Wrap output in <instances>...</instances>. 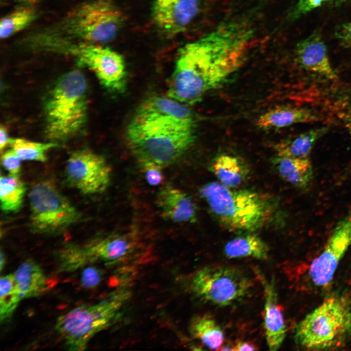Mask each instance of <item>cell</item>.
<instances>
[{"mask_svg":"<svg viewBox=\"0 0 351 351\" xmlns=\"http://www.w3.org/2000/svg\"><path fill=\"white\" fill-rule=\"evenodd\" d=\"M252 34L243 23L229 22L184 45L169 81L168 96L192 104L222 85L242 65Z\"/></svg>","mask_w":351,"mask_h":351,"instance_id":"obj_1","label":"cell"},{"mask_svg":"<svg viewBox=\"0 0 351 351\" xmlns=\"http://www.w3.org/2000/svg\"><path fill=\"white\" fill-rule=\"evenodd\" d=\"M87 84L79 70L69 71L55 83L44 104L45 134L52 142L65 141L85 124Z\"/></svg>","mask_w":351,"mask_h":351,"instance_id":"obj_2","label":"cell"},{"mask_svg":"<svg viewBox=\"0 0 351 351\" xmlns=\"http://www.w3.org/2000/svg\"><path fill=\"white\" fill-rule=\"evenodd\" d=\"M199 194L218 221L231 230H255L265 224L272 212L271 203L265 195L219 182L204 185Z\"/></svg>","mask_w":351,"mask_h":351,"instance_id":"obj_3","label":"cell"},{"mask_svg":"<svg viewBox=\"0 0 351 351\" xmlns=\"http://www.w3.org/2000/svg\"><path fill=\"white\" fill-rule=\"evenodd\" d=\"M351 334V306L332 296L309 312L297 325L296 344L307 350H327L342 345Z\"/></svg>","mask_w":351,"mask_h":351,"instance_id":"obj_4","label":"cell"},{"mask_svg":"<svg viewBox=\"0 0 351 351\" xmlns=\"http://www.w3.org/2000/svg\"><path fill=\"white\" fill-rule=\"evenodd\" d=\"M129 297V291L120 289L96 304L76 307L58 316L56 330L68 350H84L94 335L113 323Z\"/></svg>","mask_w":351,"mask_h":351,"instance_id":"obj_5","label":"cell"},{"mask_svg":"<svg viewBox=\"0 0 351 351\" xmlns=\"http://www.w3.org/2000/svg\"><path fill=\"white\" fill-rule=\"evenodd\" d=\"M194 129H149L129 124V147L139 163L162 167L175 162L195 140Z\"/></svg>","mask_w":351,"mask_h":351,"instance_id":"obj_6","label":"cell"},{"mask_svg":"<svg viewBox=\"0 0 351 351\" xmlns=\"http://www.w3.org/2000/svg\"><path fill=\"white\" fill-rule=\"evenodd\" d=\"M139 246L134 231L113 233L95 237L82 246L69 244L58 254L59 273L75 271L97 262L114 263L130 257Z\"/></svg>","mask_w":351,"mask_h":351,"instance_id":"obj_7","label":"cell"},{"mask_svg":"<svg viewBox=\"0 0 351 351\" xmlns=\"http://www.w3.org/2000/svg\"><path fill=\"white\" fill-rule=\"evenodd\" d=\"M254 287L252 279L242 270L229 266H209L192 277L190 289L202 301L227 307L248 296Z\"/></svg>","mask_w":351,"mask_h":351,"instance_id":"obj_8","label":"cell"},{"mask_svg":"<svg viewBox=\"0 0 351 351\" xmlns=\"http://www.w3.org/2000/svg\"><path fill=\"white\" fill-rule=\"evenodd\" d=\"M29 224L39 234H56L77 222L80 214L56 187L47 181L34 185L29 193Z\"/></svg>","mask_w":351,"mask_h":351,"instance_id":"obj_9","label":"cell"},{"mask_svg":"<svg viewBox=\"0 0 351 351\" xmlns=\"http://www.w3.org/2000/svg\"><path fill=\"white\" fill-rule=\"evenodd\" d=\"M118 9L108 0H94L77 9L67 20L69 33L84 43L102 44L112 40L122 23Z\"/></svg>","mask_w":351,"mask_h":351,"instance_id":"obj_10","label":"cell"},{"mask_svg":"<svg viewBox=\"0 0 351 351\" xmlns=\"http://www.w3.org/2000/svg\"><path fill=\"white\" fill-rule=\"evenodd\" d=\"M78 63L92 71L100 83L111 91L125 89L126 70L124 59L117 52L98 44L82 43L70 49Z\"/></svg>","mask_w":351,"mask_h":351,"instance_id":"obj_11","label":"cell"},{"mask_svg":"<svg viewBox=\"0 0 351 351\" xmlns=\"http://www.w3.org/2000/svg\"><path fill=\"white\" fill-rule=\"evenodd\" d=\"M65 172L68 183L85 195L102 193L111 180V170L106 160L87 149L71 154Z\"/></svg>","mask_w":351,"mask_h":351,"instance_id":"obj_12","label":"cell"},{"mask_svg":"<svg viewBox=\"0 0 351 351\" xmlns=\"http://www.w3.org/2000/svg\"><path fill=\"white\" fill-rule=\"evenodd\" d=\"M130 123L149 129H195L191 111L169 96L155 97L145 101Z\"/></svg>","mask_w":351,"mask_h":351,"instance_id":"obj_13","label":"cell"},{"mask_svg":"<svg viewBox=\"0 0 351 351\" xmlns=\"http://www.w3.org/2000/svg\"><path fill=\"white\" fill-rule=\"evenodd\" d=\"M351 246V210L336 224L323 252L310 265L309 277L317 287L332 279L338 264Z\"/></svg>","mask_w":351,"mask_h":351,"instance_id":"obj_14","label":"cell"},{"mask_svg":"<svg viewBox=\"0 0 351 351\" xmlns=\"http://www.w3.org/2000/svg\"><path fill=\"white\" fill-rule=\"evenodd\" d=\"M198 0H153L152 18L158 30L173 37L186 30L197 15Z\"/></svg>","mask_w":351,"mask_h":351,"instance_id":"obj_15","label":"cell"},{"mask_svg":"<svg viewBox=\"0 0 351 351\" xmlns=\"http://www.w3.org/2000/svg\"><path fill=\"white\" fill-rule=\"evenodd\" d=\"M257 274L265 295L264 326L266 342L270 350L275 351L283 343L287 328L273 280L269 281L259 272H257Z\"/></svg>","mask_w":351,"mask_h":351,"instance_id":"obj_16","label":"cell"},{"mask_svg":"<svg viewBox=\"0 0 351 351\" xmlns=\"http://www.w3.org/2000/svg\"><path fill=\"white\" fill-rule=\"evenodd\" d=\"M295 58L305 70L330 79L336 78L326 46L320 35L315 33L298 43Z\"/></svg>","mask_w":351,"mask_h":351,"instance_id":"obj_17","label":"cell"},{"mask_svg":"<svg viewBox=\"0 0 351 351\" xmlns=\"http://www.w3.org/2000/svg\"><path fill=\"white\" fill-rule=\"evenodd\" d=\"M156 203L164 218L175 223H194L197 217V207L183 191L172 185L162 187L157 194Z\"/></svg>","mask_w":351,"mask_h":351,"instance_id":"obj_18","label":"cell"},{"mask_svg":"<svg viewBox=\"0 0 351 351\" xmlns=\"http://www.w3.org/2000/svg\"><path fill=\"white\" fill-rule=\"evenodd\" d=\"M317 116L312 110L292 105H281L259 117L256 125L262 129H279L299 123L315 121Z\"/></svg>","mask_w":351,"mask_h":351,"instance_id":"obj_19","label":"cell"},{"mask_svg":"<svg viewBox=\"0 0 351 351\" xmlns=\"http://www.w3.org/2000/svg\"><path fill=\"white\" fill-rule=\"evenodd\" d=\"M273 163L281 177L299 189L307 188L313 176V169L309 158L277 156Z\"/></svg>","mask_w":351,"mask_h":351,"instance_id":"obj_20","label":"cell"},{"mask_svg":"<svg viewBox=\"0 0 351 351\" xmlns=\"http://www.w3.org/2000/svg\"><path fill=\"white\" fill-rule=\"evenodd\" d=\"M13 274L22 299L36 297L47 290L46 276L40 266L31 259L20 264Z\"/></svg>","mask_w":351,"mask_h":351,"instance_id":"obj_21","label":"cell"},{"mask_svg":"<svg viewBox=\"0 0 351 351\" xmlns=\"http://www.w3.org/2000/svg\"><path fill=\"white\" fill-rule=\"evenodd\" d=\"M224 253L230 259L252 257L265 260L268 257L269 248L260 237L250 233L228 241L224 246Z\"/></svg>","mask_w":351,"mask_h":351,"instance_id":"obj_22","label":"cell"},{"mask_svg":"<svg viewBox=\"0 0 351 351\" xmlns=\"http://www.w3.org/2000/svg\"><path fill=\"white\" fill-rule=\"evenodd\" d=\"M327 130L325 127H319L280 141L274 147L277 156L309 158L316 142Z\"/></svg>","mask_w":351,"mask_h":351,"instance_id":"obj_23","label":"cell"},{"mask_svg":"<svg viewBox=\"0 0 351 351\" xmlns=\"http://www.w3.org/2000/svg\"><path fill=\"white\" fill-rule=\"evenodd\" d=\"M211 170L223 185L236 188L246 179L248 170L237 157L223 154L213 161Z\"/></svg>","mask_w":351,"mask_h":351,"instance_id":"obj_24","label":"cell"},{"mask_svg":"<svg viewBox=\"0 0 351 351\" xmlns=\"http://www.w3.org/2000/svg\"><path fill=\"white\" fill-rule=\"evenodd\" d=\"M189 332L195 338L212 350H217L223 343L224 334L216 321L207 315L194 317L189 325Z\"/></svg>","mask_w":351,"mask_h":351,"instance_id":"obj_25","label":"cell"},{"mask_svg":"<svg viewBox=\"0 0 351 351\" xmlns=\"http://www.w3.org/2000/svg\"><path fill=\"white\" fill-rule=\"evenodd\" d=\"M26 188L19 176L9 175L0 178V200L1 210L16 213L21 208Z\"/></svg>","mask_w":351,"mask_h":351,"instance_id":"obj_26","label":"cell"},{"mask_svg":"<svg viewBox=\"0 0 351 351\" xmlns=\"http://www.w3.org/2000/svg\"><path fill=\"white\" fill-rule=\"evenodd\" d=\"M22 298L18 290L13 273L0 279V320L1 323L11 318Z\"/></svg>","mask_w":351,"mask_h":351,"instance_id":"obj_27","label":"cell"},{"mask_svg":"<svg viewBox=\"0 0 351 351\" xmlns=\"http://www.w3.org/2000/svg\"><path fill=\"white\" fill-rule=\"evenodd\" d=\"M9 145L20 160L45 162L47 152L57 146L54 142L42 143L22 138H11Z\"/></svg>","mask_w":351,"mask_h":351,"instance_id":"obj_28","label":"cell"},{"mask_svg":"<svg viewBox=\"0 0 351 351\" xmlns=\"http://www.w3.org/2000/svg\"><path fill=\"white\" fill-rule=\"evenodd\" d=\"M34 17V12L28 8L17 9L3 17L0 21V38H7L23 30Z\"/></svg>","mask_w":351,"mask_h":351,"instance_id":"obj_29","label":"cell"},{"mask_svg":"<svg viewBox=\"0 0 351 351\" xmlns=\"http://www.w3.org/2000/svg\"><path fill=\"white\" fill-rule=\"evenodd\" d=\"M148 183L152 186L160 185L164 180L162 167L152 163H139Z\"/></svg>","mask_w":351,"mask_h":351,"instance_id":"obj_30","label":"cell"},{"mask_svg":"<svg viewBox=\"0 0 351 351\" xmlns=\"http://www.w3.org/2000/svg\"><path fill=\"white\" fill-rule=\"evenodd\" d=\"M1 164L9 175L19 176L20 172V159L12 150L3 153L1 157Z\"/></svg>","mask_w":351,"mask_h":351,"instance_id":"obj_31","label":"cell"},{"mask_svg":"<svg viewBox=\"0 0 351 351\" xmlns=\"http://www.w3.org/2000/svg\"><path fill=\"white\" fill-rule=\"evenodd\" d=\"M102 273L94 267H88L82 273L80 284L85 289H92L98 285L101 281Z\"/></svg>","mask_w":351,"mask_h":351,"instance_id":"obj_32","label":"cell"},{"mask_svg":"<svg viewBox=\"0 0 351 351\" xmlns=\"http://www.w3.org/2000/svg\"><path fill=\"white\" fill-rule=\"evenodd\" d=\"M331 0H297L292 16L293 18L300 17Z\"/></svg>","mask_w":351,"mask_h":351,"instance_id":"obj_33","label":"cell"},{"mask_svg":"<svg viewBox=\"0 0 351 351\" xmlns=\"http://www.w3.org/2000/svg\"><path fill=\"white\" fill-rule=\"evenodd\" d=\"M337 36L344 45L351 47V20L343 25Z\"/></svg>","mask_w":351,"mask_h":351,"instance_id":"obj_34","label":"cell"},{"mask_svg":"<svg viewBox=\"0 0 351 351\" xmlns=\"http://www.w3.org/2000/svg\"><path fill=\"white\" fill-rule=\"evenodd\" d=\"M340 117L343 123L351 136V99H350L340 113Z\"/></svg>","mask_w":351,"mask_h":351,"instance_id":"obj_35","label":"cell"},{"mask_svg":"<svg viewBox=\"0 0 351 351\" xmlns=\"http://www.w3.org/2000/svg\"><path fill=\"white\" fill-rule=\"evenodd\" d=\"M232 348V350L234 351L256 350V347L253 344L248 342L242 341L237 342Z\"/></svg>","mask_w":351,"mask_h":351,"instance_id":"obj_36","label":"cell"},{"mask_svg":"<svg viewBox=\"0 0 351 351\" xmlns=\"http://www.w3.org/2000/svg\"><path fill=\"white\" fill-rule=\"evenodd\" d=\"M10 138L8 137L6 128L2 126L0 128V149L2 151L9 144Z\"/></svg>","mask_w":351,"mask_h":351,"instance_id":"obj_37","label":"cell"},{"mask_svg":"<svg viewBox=\"0 0 351 351\" xmlns=\"http://www.w3.org/2000/svg\"><path fill=\"white\" fill-rule=\"evenodd\" d=\"M5 256L4 254L1 252L0 253V270H2L3 267L5 262Z\"/></svg>","mask_w":351,"mask_h":351,"instance_id":"obj_38","label":"cell"},{"mask_svg":"<svg viewBox=\"0 0 351 351\" xmlns=\"http://www.w3.org/2000/svg\"><path fill=\"white\" fill-rule=\"evenodd\" d=\"M22 2H27V3H33L35 2L37 0H16Z\"/></svg>","mask_w":351,"mask_h":351,"instance_id":"obj_39","label":"cell"},{"mask_svg":"<svg viewBox=\"0 0 351 351\" xmlns=\"http://www.w3.org/2000/svg\"></svg>","mask_w":351,"mask_h":351,"instance_id":"obj_40","label":"cell"}]
</instances>
